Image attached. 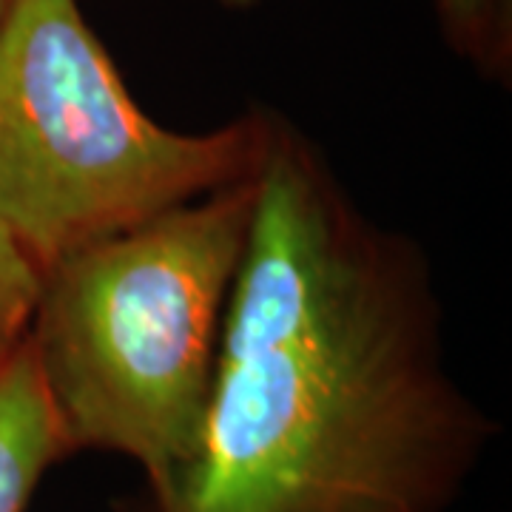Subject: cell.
Wrapping results in <instances>:
<instances>
[{
  "label": "cell",
  "instance_id": "7a4b0ae2",
  "mask_svg": "<svg viewBox=\"0 0 512 512\" xmlns=\"http://www.w3.org/2000/svg\"><path fill=\"white\" fill-rule=\"evenodd\" d=\"M254 205L256 174L40 274L26 342L72 453L131 458L148 490L191 461Z\"/></svg>",
  "mask_w": 512,
  "mask_h": 512
},
{
  "label": "cell",
  "instance_id": "277c9868",
  "mask_svg": "<svg viewBox=\"0 0 512 512\" xmlns=\"http://www.w3.org/2000/svg\"><path fill=\"white\" fill-rule=\"evenodd\" d=\"M72 456L52 396L23 339L0 362V512H26L37 484Z\"/></svg>",
  "mask_w": 512,
  "mask_h": 512
},
{
  "label": "cell",
  "instance_id": "6da1fadb",
  "mask_svg": "<svg viewBox=\"0 0 512 512\" xmlns=\"http://www.w3.org/2000/svg\"><path fill=\"white\" fill-rule=\"evenodd\" d=\"M441 330L419 242L268 109L200 441L146 512H447L495 424Z\"/></svg>",
  "mask_w": 512,
  "mask_h": 512
},
{
  "label": "cell",
  "instance_id": "3957f363",
  "mask_svg": "<svg viewBox=\"0 0 512 512\" xmlns=\"http://www.w3.org/2000/svg\"><path fill=\"white\" fill-rule=\"evenodd\" d=\"M265 134V106L202 134L148 117L77 0H12L0 23V239L37 274L254 177Z\"/></svg>",
  "mask_w": 512,
  "mask_h": 512
},
{
  "label": "cell",
  "instance_id": "ba28073f",
  "mask_svg": "<svg viewBox=\"0 0 512 512\" xmlns=\"http://www.w3.org/2000/svg\"><path fill=\"white\" fill-rule=\"evenodd\" d=\"M9 6H12V0H0V23H3V18H6Z\"/></svg>",
  "mask_w": 512,
  "mask_h": 512
},
{
  "label": "cell",
  "instance_id": "52a82bcc",
  "mask_svg": "<svg viewBox=\"0 0 512 512\" xmlns=\"http://www.w3.org/2000/svg\"><path fill=\"white\" fill-rule=\"evenodd\" d=\"M225 6H237V9H248V6H256L259 0H222Z\"/></svg>",
  "mask_w": 512,
  "mask_h": 512
},
{
  "label": "cell",
  "instance_id": "8992f818",
  "mask_svg": "<svg viewBox=\"0 0 512 512\" xmlns=\"http://www.w3.org/2000/svg\"><path fill=\"white\" fill-rule=\"evenodd\" d=\"M40 274L26 256L0 239V362L26 339Z\"/></svg>",
  "mask_w": 512,
  "mask_h": 512
},
{
  "label": "cell",
  "instance_id": "5b68a950",
  "mask_svg": "<svg viewBox=\"0 0 512 512\" xmlns=\"http://www.w3.org/2000/svg\"><path fill=\"white\" fill-rule=\"evenodd\" d=\"M441 35L476 72L507 80L512 66V0H433Z\"/></svg>",
  "mask_w": 512,
  "mask_h": 512
}]
</instances>
